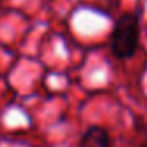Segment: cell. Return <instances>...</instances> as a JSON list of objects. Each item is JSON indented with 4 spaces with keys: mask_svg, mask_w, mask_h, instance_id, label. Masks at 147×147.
Returning a JSON list of instances; mask_svg holds the SVG:
<instances>
[{
    "mask_svg": "<svg viewBox=\"0 0 147 147\" xmlns=\"http://www.w3.org/2000/svg\"><path fill=\"white\" fill-rule=\"evenodd\" d=\"M141 27L136 13H125L115 19L111 32V54L115 59H130L139 46Z\"/></svg>",
    "mask_w": 147,
    "mask_h": 147,
    "instance_id": "6da1fadb",
    "label": "cell"
},
{
    "mask_svg": "<svg viewBox=\"0 0 147 147\" xmlns=\"http://www.w3.org/2000/svg\"><path fill=\"white\" fill-rule=\"evenodd\" d=\"M76 147H112V142L105 128L93 125L84 131Z\"/></svg>",
    "mask_w": 147,
    "mask_h": 147,
    "instance_id": "7a4b0ae2",
    "label": "cell"
},
{
    "mask_svg": "<svg viewBox=\"0 0 147 147\" xmlns=\"http://www.w3.org/2000/svg\"><path fill=\"white\" fill-rule=\"evenodd\" d=\"M138 147H147V123H138Z\"/></svg>",
    "mask_w": 147,
    "mask_h": 147,
    "instance_id": "3957f363",
    "label": "cell"
}]
</instances>
